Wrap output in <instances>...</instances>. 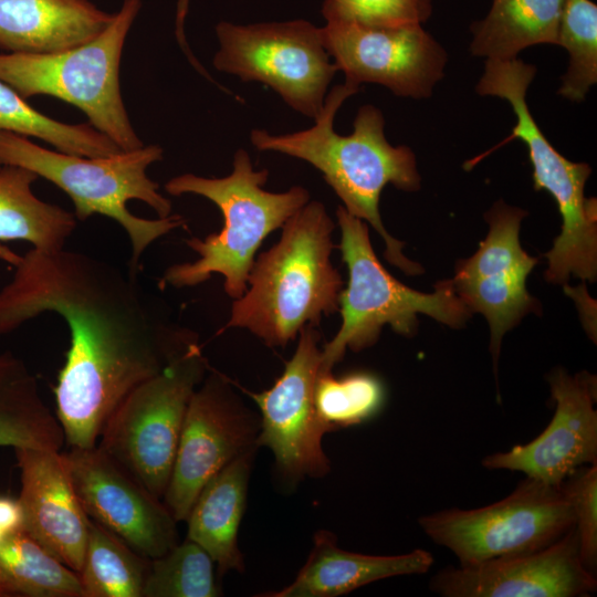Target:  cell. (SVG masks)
Here are the masks:
<instances>
[{
	"label": "cell",
	"mask_w": 597,
	"mask_h": 597,
	"mask_svg": "<svg viewBox=\"0 0 597 597\" xmlns=\"http://www.w3.org/2000/svg\"><path fill=\"white\" fill-rule=\"evenodd\" d=\"M217 70L243 82L270 86L294 111L316 119L327 86L337 72L322 40L321 28L308 21L263 22L216 27Z\"/></svg>",
	"instance_id": "cell-11"
},
{
	"label": "cell",
	"mask_w": 597,
	"mask_h": 597,
	"mask_svg": "<svg viewBox=\"0 0 597 597\" xmlns=\"http://www.w3.org/2000/svg\"><path fill=\"white\" fill-rule=\"evenodd\" d=\"M0 582L10 596L83 597L78 574L24 528L0 540Z\"/></svg>",
	"instance_id": "cell-26"
},
{
	"label": "cell",
	"mask_w": 597,
	"mask_h": 597,
	"mask_svg": "<svg viewBox=\"0 0 597 597\" xmlns=\"http://www.w3.org/2000/svg\"><path fill=\"white\" fill-rule=\"evenodd\" d=\"M296 349L268 390L247 392L260 410L258 447L269 448L283 479L322 478L331 469L323 446L328 429L317 416L314 389L321 371V335L313 326L298 333Z\"/></svg>",
	"instance_id": "cell-13"
},
{
	"label": "cell",
	"mask_w": 597,
	"mask_h": 597,
	"mask_svg": "<svg viewBox=\"0 0 597 597\" xmlns=\"http://www.w3.org/2000/svg\"><path fill=\"white\" fill-rule=\"evenodd\" d=\"M566 0H493L488 15L471 27L470 51L486 60H512L536 44H557Z\"/></svg>",
	"instance_id": "cell-23"
},
{
	"label": "cell",
	"mask_w": 597,
	"mask_h": 597,
	"mask_svg": "<svg viewBox=\"0 0 597 597\" xmlns=\"http://www.w3.org/2000/svg\"><path fill=\"white\" fill-rule=\"evenodd\" d=\"M14 451L24 530L78 574L91 519L77 496L64 452L36 448Z\"/></svg>",
	"instance_id": "cell-19"
},
{
	"label": "cell",
	"mask_w": 597,
	"mask_h": 597,
	"mask_svg": "<svg viewBox=\"0 0 597 597\" xmlns=\"http://www.w3.org/2000/svg\"><path fill=\"white\" fill-rule=\"evenodd\" d=\"M140 7V0H124L101 33L77 46L44 54H0V80L24 100L50 95L76 106L122 150L144 146L119 86L124 43Z\"/></svg>",
	"instance_id": "cell-8"
},
{
	"label": "cell",
	"mask_w": 597,
	"mask_h": 597,
	"mask_svg": "<svg viewBox=\"0 0 597 597\" xmlns=\"http://www.w3.org/2000/svg\"><path fill=\"white\" fill-rule=\"evenodd\" d=\"M10 596L4 585L0 582V597Z\"/></svg>",
	"instance_id": "cell-36"
},
{
	"label": "cell",
	"mask_w": 597,
	"mask_h": 597,
	"mask_svg": "<svg viewBox=\"0 0 597 597\" xmlns=\"http://www.w3.org/2000/svg\"><path fill=\"white\" fill-rule=\"evenodd\" d=\"M14 268L0 290V336L45 312L65 320L55 416L70 447H95L119 402L196 338L164 320L137 273L63 249H31Z\"/></svg>",
	"instance_id": "cell-1"
},
{
	"label": "cell",
	"mask_w": 597,
	"mask_h": 597,
	"mask_svg": "<svg viewBox=\"0 0 597 597\" xmlns=\"http://www.w3.org/2000/svg\"><path fill=\"white\" fill-rule=\"evenodd\" d=\"M358 91L359 86L348 82L334 86L311 128L285 135L252 129L250 140L261 151L281 153L318 169L346 211L369 222L384 239L386 260L406 274H420L421 265L404 255V243L388 233L379 213L380 195L388 184L404 191L419 190L420 175L413 151L387 142L384 116L373 105L358 109L350 135L334 130L337 111Z\"/></svg>",
	"instance_id": "cell-2"
},
{
	"label": "cell",
	"mask_w": 597,
	"mask_h": 597,
	"mask_svg": "<svg viewBox=\"0 0 597 597\" xmlns=\"http://www.w3.org/2000/svg\"><path fill=\"white\" fill-rule=\"evenodd\" d=\"M65 442L34 375L10 352L0 354V447L60 450Z\"/></svg>",
	"instance_id": "cell-24"
},
{
	"label": "cell",
	"mask_w": 597,
	"mask_h": 597,
	"mask_svg": "<svg viewBox=\"0 0 597 597\" xmlns=\"http://www.w3.org/2000/svg\"><path fill=\"white\" fill-rule=\"evenodd\" d=\"M341 229L342 259L348 269V282L339 295L342 324L332 341L322 348L321 371H332L346 350L359 352L373 346L385 325L404 336L417 332L418 314L459 328L472 313L457 294L452 280L440 281L434 292L422 293L396 280L377 259L368 226L346 211L336 210Z\"/></svg>",
	"instance_id": "cell-7"
},
{
	"label": "cell",
	"mask_w": 597,
	"mask_h": 597,
	"mask_svg": "<svg viewBox=\"0 0 597 597\" xmlns=\"http://www.w3.org/2000/svg\"><path fill=\"white\" fill-rule=\"evenodd\" d=\"M536 67L521 60H486L476 84L480 95L498 96L510 103L516 116L511 135L502 142L522 140L528 150L536 190L555 199L563 219L562 231L545 254L547 282L564 284L570 275L595 282L597 277V201L585 196L591 174L586 163H573L559 154L535 123L526 92Z\"/></svg>",
	"instance_id": "cell-6"
},
{
	"label": "cell",
	"mask_w": 597,
	"mask_h": 597,
	"mask_svg": "<svg viewBox=\"0 0 597 597\" xmlns=\"http://www.w3.org/2000/svg\"><path fill=\"white\" fill-rule=\"evenodd\" d=\"M321 33L336 70L354 85L380 84L398 96L426 98L443 77L447 53L421 24L327 22Z\"/></svg>",
	"instance_id": "cell-15"
},
{
	"label": "cell",
	"mask_w": 597,
	"mask_h": 597,
	"mask_svg": "<svg viewBox=\"0 0 597 597\" xmlns=\"http://www.w3.org/2000/svg\"><path fill=\"white\" fill-rule=\"evenodd\" d=\"M149 561L91 520L78 572L83 597H142Z\"/></svg>",
	"instance_id": "cell-27"
},
{
	"label": "cell",
	"mask_w": 597,
	"mask_h": 597,
	"mask_svg": "<svg viewBox=\"0 0 597 597\" xmlns=\"http://www.w3.org/2000/svg\"><path fill=\"white\" fill-rule=\"evenodd\" d=\"M527 212L496 201L485 213L490 228L476 252L461 260L452 279L454 290L471 313L486 318L494 370L504 334L527 313H541L540 302L526 290V277L537 264L521 247L519 232Z\"/></svg>",
	"instance_id": "cell-14"
},
{
	"label": "cell",
	"mask_w": 597,
	"mask_h": 597,
	"mask_svg": "<svg viewBox=\"0 0 597 597\" xmlns=\"http://www.w3.org/2000/svg\"><path fill=\"white\" fill-rule=\"evenodd\" d=\"M87 516L140 555L153 559L178 543L176 523L154 495L97 444L64 452Z\"/></svg>",
	"instance_id": "cell-16"
},
{
	"label": "cell",
	"mask_w": 597,
	"mask_h": 597,
	"mask_svg": "<svg viewBox=\"0 0 597 597\" xmlns=\"http://www.w3.org/2000/svg\"><path fill=\"white\" fill-rule=\"evenodd\" d=\"M161 159L163 148L158 145L82 157L46 149L27 136L0 130V166L27 168L61 188L71 198L78 220L97 213L122 226L132 243L133 273L138 272L139 258L154 241L185 226L181 216H170V201L147 176V168Z\"/></svg>",
	"instance_id": "cell-4"
},
{
	"label": "cell",
	"mask_w": 597,
	"mask_h": 597,
	"mask_svg": "<svg viewBox=\"0 0 597 597\" xmlns=\"http://www.w3.org/2000/svg\"><path fill=\"white\" fill-rule=\"evenodd\" d=\"M575 517L580 558L596 575L597 568V463L577 468L562 483Z\"/></svg>",
	"instance_id": "cell-33"
},
{
	"label": "cell",
	"mask_w": 597,
	"mask_h": 597,
	"mask_svg": "<svg viewBox=\"0 0 597 597\" xmlns=\"http://www.w3.org/2000/svg\"><path fill=\"white\" fill-rule=\"evenodd\" d=\"M384 400V386L371 373L355 371L338 378L332 371H320L316 379V412L329 432L369 420Z\"/></svg>",
	"instance_id": "cell-29"
},
{
	"label": "cell",
	"mask_w": 597,
	"mask_h": 597,
	"mask_svg": "<svg viewBox=\"0 0 597 597\" xmlns=\"http://www.w3.org/2000/svg\"><path fill=\"white\" fill-rule=\"evenodd\" d=\"M21 255H18L10 249L0 244V259L12 264L13 266L20 261Z\"/></svg>",
	"instance_id": "cell-35"
},
{
	"label": "cell",
	"mask_w": 597,
	"mask_h": 597,
	"mask_svg": "<svg viewBox=\"0 0 597 597\" xmlns=\"http://www.w3.org/2000/svg\"><path fill=\"white\" fill-rule=\"evenodd\" d=\"M418 522L423 533L451 551L461 565L534 552L575 527L574 511L562 484L528 476L495 503L444 510Z\"/></svg>",
	"instance_id": "cell-10"
},
{
	"label": "cell",
	"mask_w": 597,
	"mask_h": 597,
	"mask_svg": "<svg viewBox=\"0 0 597 597\" xmlns=\"http://www.w3.org/2000/svg\"><path fill=\"white\" fill-rule=\"evenodd\" d=\"M557 44L565 48L569 64L558 94L583 102L597 83V6L590 0H566Z\"/></svg>",
	"instance_id": "cell-31"
},
{
	"label": "cell",
	"mask_w": 597,
	"mask_h": 597,
	"mask_svg": "<svg viewBox=\"0 0 597 597\" xmlns=\"http://www.w3.org/2000/svg\"><path fill=\"white\" fill-rule=\"evenodd\" d=\"M0 130L33 136L61 153L82 157H104L122 151L111 138L91 124L71 125L43 115L1 80Z\"/></svg>",
	"instance_id": "cell-28"
},
{
	"label": "cell",
	"mask_w": 597,
	"mask_h": 597,
	"mask_svg": "<svg viewBox=\"0 0 597 597\" xmlns=\"http://www.w3.org/2000/svg\"><path fill=\"white\" fill-rule=\"evenodd\" d=\"M38 178L23 167H0V241L23 240L40 251H59L75 229L76 218L33 193L31 186Z\"/></svg>",
	"instance_id": "cell-25"
},
{
	"label": "cell",
	"mask_w": 597,
	"mask_h": 597,
	"mask_svg": "<svg viewBox=\"0 0 597 597\" xmlns=\"http://www.w3.org/2000/svg\"><path fill=\"white\" fill-rule=\"evenodd\" d=\"M260 415L248 408L233 383L209 369L192 394L163 502L185 522L205 484L241 454L256 450Z\"/></svg>",
	"instance_id": "cell-12"
},
{
	"label": "cell",
	"mask_w": 597,
	"mask_h": 597,
	"mask_svg": "<svg viewBox=\"0 0 597 597\" xmlns=\"http://www.w3.org/2000/svg\"><path fill=\"white\" fill-rule=\"evenodd\" d=\"M334 228L320 201L296 211L281 239L254 260L248 290L233 301L222 331L245 328L270 347L285 346L337 312L344 283L331 261Z\"/></svg>",
	"instance_id": "cell-3"
},
{
	"label": "cell",
	"mask_w": 597,
	"mask_h": 597,
	"mask_svg": "<svg viewBox=\"0 0 597 597\" xmlns=\"http://www.w3.org/2000/svg\"><path fill=\"white\" fill-rule=\"evenodd\" d=\"M23 527V513L19 500L0 495V540Z\"/></svg>",
	"instance_id": "cell-34"
},
{
	"label": "cell",
	"mask_w": 597,
	"mask_h": 597,
	"mask_svg": "<svg viewBox=\"0 0 597 597\" xmlns=\"http://www.w3.org/2000/svg\"><path fill=\"white\" fill-rule=\"evenodd\" d=\"M214 562L187 538L149 561L142 597H218Z\"/></svg>",
	"instance_id": "cell-30"
},
{
	"label": "cell",
	"mask_w": 597,
	"mask_h": 597,
	"mask_svg": "<svg viewBox=\"0 0 597 597\" xmlns=\"http://www.w3.org/2000/svg\"><path fill=\"white\" fill-rule=\"evenodd\" d=\"M210 366L197 341L135 387L107 418L97 446L163 500L190 398Z\"/></svg>",
	"instance_id": "cell-9"
},
{
	"label": "cell",
	"mask_w": 597,
	"mask_h": 597,
	"mask_svg": "<svg viewBox=\"0 0 597 597\" xmlns=\"http://www.w3.org/2000/svg\"><path fill=\"white\" fill-rule=\"evenodd\" d=\"M431 12V0H325L322 9L327 22L369 27L421 24Z\"/></svg>",
	"instance_id": "cell-32"
},
{
	"label": "cell",
	"mask_w": 597,
	"mask_h": 597,
	"mask_svg": "<svg viewBox=\"0 0 597 597\" xmlns=\"http://www.w3.org/2000/svg\"><path fill=\"white\" fill-rule=\"evenodd\" d=\"M255 451L241 454L214 474L201 489L185 521L187 538L210 555L220 576L244 570L238 533Z\"/></svg>",
	"instance_id": "cell-22"
},
{
	"label": "cell",
	"mask_w": 597,
	"mask_h": 597,
	"mask_svg": "<svg viewBox=\"0 0 597 597\" xmlns=\"http://www.w3.org/2000/svg\"><path fill=\"white\" fill-rule=\"evenodd\" d=\"M430 588L443 597H579L594 594L597 580L580 558L573 527L534 552L448 566Z\"/></svg>",
	"instance_id": "cell-17"
},
{
	"label": "cell",
	"mask_w": 597,
	"mask_h": 597,
	"mask_svg": "<svg viewBox=\"0 0 597 597\" xmlns=\"http://www.w3.org/2000/svg\"><path fill=\"white\" fill-rule=\"evenodd\" d=\"M268 177L266 169L255 170L249 154L239 149L232 172L227 177L184 174L167 181L165 189L172 196L195 193L217 205L223 227L205 239L186 240L199 258L168 266L159 282L161 287L195 286L212 274H221L224 291L231 298L238 300L245 293L254 255L263 240L310 201L308 191L301 186L284 192L265 190Z\"/></svg>",
	"instance_id": "cell-5"
},
{
	"label": "cell",
	"mask_w": 597,
	"mask_h": 597,
	"mask_svg": "<svg viewBox=\"0 0 597 597\" xmlns=\"http://www.w3.org/2000/svg\"><path fill=\"white\" fill-rule=\"evenodd\" d=\"M433 556L417 548L401 555H366L342 549L335 535L315 533L306 563L295 579L262 597H336L384 578L420 575L432 566Z\"/></svg>",
	"instance_id": "cell-20"
},
{
	"label": "cell",
	"mask_w": 597,
	"mask_h": 597,
	"mask_svg": "<svg viewBox=\"0 0 597 597\" xmlns=\"http://www.w3.org/2000/svg\"><path fill=\"white\" fill-rule=\"evenodd\" d=\"M113 15L88 0H0V49L28 54L64 51L100 34Z\"/></svg>",
	"instance_id": "cell-21"
},
{
	"label": "cell",
	"mask_w": 597,
	"mask_h": 597,
	"mask_svg": "<svg viewBox=\"0 0 597 597\" xmlns=\"http://www.w3.org/2000/svg\"><path fill=\"white\" fill-rule=\"evenodd\" d=\"M547 380L555 402L548 426L525 444L485 457V469L519 471L558 486L577 468L597 463L596 376L556 368Z\"/></svg>",
	"instance_id": "cell-18"
},
{
	"label": "cell",
	"mask_w": 597,
	"mask_h": 597,
	"mask_svg": "<svg viewBox=\"0 0 597 597\" xmlns=\"http://www.w3.org/2000/svg\"><path fill=\"white\" fill-rule=\"evenodd\" d=\"M1 167V166H0Z\"/></svg>",
	"instance_id": "cell-37"
}]
</instances>
